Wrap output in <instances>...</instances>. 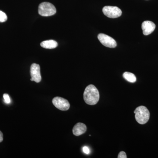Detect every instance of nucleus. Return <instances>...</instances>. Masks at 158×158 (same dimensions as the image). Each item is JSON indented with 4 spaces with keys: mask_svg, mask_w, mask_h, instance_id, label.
I'll return each instance as SVG.
<instances>
[{
    "mask_svg": "<svg viewBox=\"0 0 158 158\" xmlns=\"http://www.w3.org/2000/svg\"><path fill=\"white\" fill-rule=\"evenodd\" d=\"M141 28L143 31V34L147 36L152 34L156 28V25L152 22L145 21L142 23Z\"/></svg>",
    "mask_w": 158,
    "mask_h": 158,
    "instance_id": "obj_8",
    "label": "nucleus"
},
{
    "mask_svg": "<svg viewBox=\"0 0 158 158\" xmlns=\"http://www.w3.org/2000/svg\"><path fill=\"white\" fill-rule=\"evenodd\" d=\"M40 46L43 48L46 49H54L57 47L58 43L56 41L52 40H45L40 43Z\"/></svg>",
    "mask_w": 158,
    "mask_h": 158,
    "instance_id": "obj_10",
    "label": "nucleus"
},
{
    "mask_svg": "<svg viewBox=\"0 0 158 158\" xmlns=\"http://www.w3.org/2000/svg\"><path fill=\"white\" fill-rule=\"evenodd\" d=\"M31 81L38 83L41 81V76L40 74V66L38 64L33 63L31 66Z\"/></svg>",
    "mask_w": 158,
    "mask_h": 158,
    "instance_id": "obj_7",
    "label": "nucleus"
},
{
    "mask_svg": "<svg viewBox=\"0 0 158 158\" xmlns=\"http://www.w3.org/2000/svg\"><path fill=\"white\" fill-rule=\"evenodd\" d=\"M102 11L106 16L110 18H116L122 15L121 9L116 6H105L103 8Z\"/></svg>",
    "mask_w": 158,
    "mask_h": 158,
    "instance_id": "obj_4",
    "label": "nucleus"
},
{
    "mask_svg": "<svg viewBox=\"0 0 158 158\" xmlns=\"http://www.w3.org/2000/svg\"><path fill=\"white\" fill-rule=\"evenodd\" d=\"M87 129L86 125L82 123H78L74 126L73 129V133L75 136H80L85 134Z\"/></svg>",
    "mask_w": 158,
    "mask_h": 158,
    "instance_id": "obj_9",
    "label": "nucleus"
},
{
    "mask_svg": "<svg viewBox=\"0 0 158 158\" xmlns=\"http://www.w3.org/2000/svg\"><path fill=\"white\" fill-rule=\"evenodd\" d=\"M100 42L105 46L110 48H114L117 45L116 41L112 37L104 34H100L98 36Z\"/></svg>",
    "mask_w": 158,
    "mask_h": 158,
    "instance_id": "obj_6",
    "label": "nucleus"
},
{
    "mask_svg": "<svg viewBox=\"0 0 158 158\" xmlns=\"http://www.w3.org/2000/svg\"><path fill=\"white\" fill-rule=\"evenodd\" d=\"M52 102L56 108L62 111H67L70 107V104L68 101L60 97L54 98Z\"/></svg>",
    "mask_w": 158,
    "mask_h": 158,
    "instance_id": "obj_5",
    "label": "nucleus"
},
{
    "mask_svg": "<svg viewBox=\"0 0 158 158\" xmlns=\"http://www.w3.org/2000/svg\"><path fill=\"white\" fill-rule=\"evenodd\" d=\"M56 9L53 4L50 3L43 2L40 4L38 7V13L42 16H52L56 14Z\"/></svg>",
    "mask_w": 158,
    "mask_h": 158,
    "instance_id": "obj_3",
    "label": "nucleus"
},
{
    "mask_svg": "<svg viewBox=\"0 0 158 158\" xmlns=\"http://www.w3.org/2000/svg\"><path fill=\"white\" fill-rule=\"evenodd\" d=\"M136 121L140 124L147 123L150 118L149 111L146 107L140 106L134 111Z\"/></svg>",
    "mask_w": 158,
    "mask_h": 158,
    "instance_id": "obj_2",
    "label": "nucleus"
},
{
    "mask_svg": "<svg viewBox=\"0 0 158 158\" xmlns=\"http://www.w3.org/2000/svg\"><path fill=\"white\" fill-rule=\"evenodd\" d=\"M83 152L85 153V154H89L90 153V150H89V148L87 146H85V147H83Z\"/></svg>",
    "mask_w": 158,
    "mask_h": 158,
    "instance_id": "obj_15",
    "label": "nucleus"
},
{
    "mask_svg": "<svg viewBox=\"0 0 158 158\" xmlns=\"http://www.w3.org/2000/svg\"><path fill=\"white\" fill-rule=\"evenodd\" d=\"M3 140V135L2 132L0 131V142H2Z\"/></svg>",
    "mask_w": 158,
    "mask_h": 158,
    "instance_id": "obj_16",
    "label": "nucleus"
},
{
    "mask_svg": "<svg viewBox=\"0 0 158 158\" xmlns=\"http://www.w3.org/2000/svg\"><path fill=\"white\" fill-rule=\"evenodd\" d=\"M99 93L97 88L94 85H88L84 93V99L87 104L96 105L99 100Z\"/></svg>",
    "mask_w": 158,
    "mask_h": 158,
    "instance_id": "obj_1",
    "label": "nucleus"
},
{
    "mask_svg": "<svg viewBox=\"0 0 158 158\" xmlns=\"http://www.w3.org/2000/svg\"><path fill=\"white\" fill-rule=\"evenodd\" d=\"M123 77L126 81L130 83H135L137 81L135 75L128 72H126L124 73L123 74Z\"/></svg>",
    "mask_w": 158,
    "mask_h": 158,
    "instance_id": "obj_11",
    "label": "nucleus"
},
{
    "mask_svg": "<svg viewBox=\"0 0 158 158\" xmlns=\"http://www.w3.org/2000/svg\"><path fill=\"white\" fill-rule=\"evenodd\" d=\"M7 15L5 12L2 11H0V22H5L7 21Z\"/></svg>",
    "mask_w": 158,
    "mask_h": 158,
    "instance_id": "obj_12",
    "label": "nucleus"
},
{
    "mask_svg": "<svg viewBox=\"0 0 158 158\" xmlns=\"http://www.w3.org/2000/svg\"><path fill=\"white\" fill-rule=\"evenodd\" d=\"M3 98H4V101H5L6 103H10L11 99H10V97H9V94H3Z\"/></svg>",
    "mask_w": 158,
    "mask_h": 158,
    "instance_id": "obj_13",
    "label": "nucleus"
},
{
    "mask_svg": "<svg viewBox=\"0 0 158 158\" xmlns=\"http://www.w3.org/2000/svg\"><path fill=\"white\" fill-rule=\"evenodd\" d=\"M118 158H127L126 154L124 152L121 151L118 154Z\"/></svg>",
    "mask_w": 158,
    "mask_h": 158,
    "instance_id": "obj_14",
    "label": "nucleus"
}]
</instances>
